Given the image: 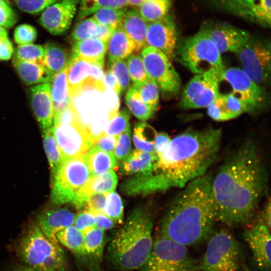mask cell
<instances>
[{
    "label": "cell",
    "instance_id": "cell-1",
    "mask_svg": "<svg viewBox=\"0 0 271 271\" xmlns=\"http://www.w3.org/2000/svg\"><path fill=\"white\" fill-rule=\"evenodd\" d=\"M267 175L259 149L250 140L224 160L211 178L216 221L230 227L246 225L267 190Z\"/></svg>",
    "mask_w": 271,
    "mask_h": 271
},
{
    "label": "cell",
    "instance_id": "cell-2",
    "mask_svg": "<svg viewBox=\"0 0 271 271\" xmlns=\"http://www.w3.org/2000/svg\"><path fill=\"white\" fill-rule=\"evenodd\" d=\"M221 139V130L213 127L188 129L172 139L155 172L165 190L183 188L205 175L218 156Z\"/></svg>",
    "mask_w": 271,
    "mask_h": 271
},
{
    "label": "cell",
    "instance_id": "cell-3",
    "mask_svg": "<svg viewBox=\"0 0 271 271\" xmlns=\"http://www.w3.org/2000/svg\"><path fill=\"white\" fill-rule=\"evenodd\" d=\"M216 217L211 194V177L206 174L183 187L171 203L158 234L185 246L209 237Z\"/></svg>",
    "mask_w": 271,
    "mask_h": 271
},
{
    "label": "cell",
    "instance_id": "cell-4",
    "mask_svg": "<svg viewBox=\"0 0 271 271\" xmlns=\"http://www.w3.org/2000/svg\"><path fill=\"white\" fill-rule=\"evenodd\" d=\"M153 219L141 208L134 209L107 246L106 257L114 268L128 271L138 269L151 252Z\"/></svg>",
    "mask_w": 271,
    "mask_h": 271
},
{
    "label": "cell",
    "instance_id": "cell-5",
    "mask_svg": "<svg viewBox=\"0 0 271 271\" xmlns=\"http://www.w3.org/2000/svg\"><path fill=\"white\" fill-rule=\"evenodd\" d=\"M17 251L26 266L40 271H68L67 258L59 243L49 240L37 224L20 239Z\"/></svg>",
    "mask_w": 271,
    "mask_h": 271
},
{
    "label": "cell",
    "instance_id": "cell-6",
    "mask_svg": "<svg viewBox=\"0 0 271 271\" xmlns=\"http://www.w3.org/2000/svg\"><path fill=\"white\" fill-rule=\"evenodd\" d=\"M175 58L196 74L214 72L221 76L224 70L221 53L201 29L178 43Z\"/></svg>",
    "mask_w": 271,
    "mask_h": 271
},
{
    "label": "cell",
    "instance_id": "cell-7",
    "mask_svg": "<svg viewBox=\"0 0 271 271\" xmlns=\"http://www.w3.org/2000/svg\"><path fill=\"white\" fill-rule=\"evenodd\" d=\"M241 255L239 244L233 235L226 229H220L210 236L197 270L237 271Z\"/></svg>",
    "mask_w": 271,
    "mask_h": 271
},
{
    "label": "cell",
    "instance_id": "cell-8",
    "mask_svg": "<svg viewBox=\"0 0 271 271\" xmlns=\"http://www.w3.org/2000/svg\"><path fill=\"white\" fill-rule=\"evenodd\" d=\"M91 175L84 156L65 160L52 180L51 199L55 205L73 204Z\"/></svg>",
    "mask_w": 271,
    "mask_h": 271
},
{
    "label": "cell",
    "instance_id": "cell-9",
    "mask_svg": "<svg viewBox=\"0 0 271 271\" xmlns=\"http://www.w3.org/2000/svg\"><path fill=\"white\" fill-rule=\"evenodd\" d=\"M186 246L157 235L150 255L138 271H197Z\"/></svg>",
    "mask_w": 271,
    "mask_h": 271
},
{
    "label": "cell",
    "instance_id": "cell-10",
    "mask_svg": "<svg viewBox=\"0 0 271 271\" xmlns=\"http://www.w3.org/2000/svg\"><path fill=\"white\" fill-rule=\"evenodd\" d=\"M148 76L157 84L166 97L177 94L181 81L171 61L162 52L152 47L144 48L141 53Z\"/></svg>",
    "mask_w": 271,
    "mask_h": 271
},
{
    "label": "cell",
    "instance_id": "cell-11",
    "mask_svg": "<svg viewBox=\"0 0 271 271\" xmlns=\"http://www.w3.org/2000/svg\"><path fill=\"white\" fill-rule=\"evenodd\" d=\"M241 69L258 85L266 83L270 75L269 40L251 37L236 53Z\"/></svg>",
    "mask_w": 271,
    "mask_h": 271
},
{
    "label": "cell",
    "instance_id": "cell-12",
    "mask_svg": "<svg viewBox=\"0 0 271 271\" xmlns=\"http://www.w3.org/2000/svg\"><path fill=\"white\" fill-rule=\"evenodd\" d=\"M220 76L214 72L196 74L183 88L179 106L183 109L208 107L220 93Z\"/></svg>",
    "mask_w": 271,
    "mask_h": 271
},
{
    "label": "cell",
    "instance_id": "cell-13",
    "mask_svg": "<svg viewBox=\"0 0 271 271\" xmlns=\"http://www.w3.org/2000/svg\"><path fill=\"white\" fill-rule=\"evenodd\" d=\"M220 81L228 83L230 94L237 98L244 106L247 112L252 113L258 109L264 100V93L260 86L238 67L224 69Z\"/></svg>",
    "mask_w": 271,
    "mask_h": 271
},
{
    "label": "cell",
    "instance_id": "cell-14",
    "mask_svg": "<svg viewBox=\"0 0 271 271\" xmlns=\"http://www.w3.org/2000/svg\"><path fill=\"white\" fill-rule=\"evenodd\" d=\"M215 9L269 28L271 0H207Z\"/></svg>",
    "mask_w": 271,
    "mask_h": 271
},
{
    "label": "cell",
    "instance_id": "cell-15",
    "mask_svg": "<svg viewBox=\"0 0 271 271\" xmlns=\"http://www.w3.org/2000/svg\"><path fill=\"white\" fill-rule=\"evenodd\" d=\"M52 128L62 162L84 156L93 146L86 129L79 123L53 126Z\"/></svg>",
    "mask_w": 271,
    "mask_h": 271
},
{
    "label": "cell",
    "instance_id": "cell-16",
    "mask_svg": "<svg viewBox=\"0 0 271 271\" xmlns=\"http://www.w3.org/2000/svg\"><path fill=\"white\" fill-rule=\"evenodd\" d=\"M200 29L221 54L228 52L236 54L251 37L248 31L225 23L207 22Z\"/></svg>",
    "mask_w": 271,
    "mask_h": 271
},
{
    "label": "cell",
    "instance_id": "cell-17",
    "mask_svg": "<svg viewBox=\"0 0 271 271\" xmlns=\"http://www.w3.org/2000/svg\"><path fill=\"white\" fill-rule=\"evenodd\" d=\"M147 47L155 48L172 61L178 45V33L173 17L169 14L157 21L148 23Z\"/></svg>",
    "mask_w": 271,
    "mask_h": 271
},
{
    "label": "cell",
    "instance_id": "cell-18",
    "mask_svg": "<svg viewBox=\"0 0 271 271\" xmlns=\"http://www.w3.org/2000/svg\"><path fill=\"white\" fill-rule=\"evenodd\" d=\"M104 65L71 56L67 66V83L69 94L85 86L105 87Z\"/></svg>",
    "mask_w": 271,
    "mask_h": 271
},
{
    "label": "cell",
    "instance_id": "cell-19",
    "mask_svg": "<svg viewBox=\"0 0 271 271\" xmlns=\"http://www.w3.org/2000/svg\"><path fill=\"white\" fill-rule=\"evenodd\" d=\"M80 0H59L46 8L39 21L54 35L65 33L69 28Z\"/></svg>",
    "mask_w": 271,
    "mask_h": 271
},
{
    "label": "cell",
    "instance_id": "cell-20",
    "mask_svg": "<svg viewBox=\"0 0 271 271\" xmlns=\"http://www.w3.org/2000/svg\"><path fill=\"white\" fill-rule=\"evenodd\" d=\"M270 230L265 225L256 222L243 234L251 250L254 262L260 271L270 270Z\"/></svg>",
    "mask_w": 271,
    "mask_h": 271
},
{
    "label": "cell",
    "instance_id": "cell-21",
    "mask_svg": "<svg viewBox=\"0 0 271 271\" xmlns=\"http://www.w3.org/2000/svg\"><path fill=\"white\" fill-rule=\"evenodd\" d=\"M31 103L35 116L43 131L53 126L54 109L50 83H42L30 89Z\"/></svg>",
    "mask_w": 271,
    "mask_h": 271
},
{
    "label": "cell",
    "instance_id": "cell-22",
    "mask_svg": "<svg viewBox=\"0 0 271 271\" xmlns=\"http://www.w3.org/2000/svg\"><path fill=\"white\" fill-rule=\"evenodd\" d=\"M75 216L66 208L46 210L37 217L38 226L44 235L51 241L59 243L57 234L65 228L73 225Z\"/></svg>",
    "mask_w": 271,
    "mask_h": 271
},
{
    "label": "cell",
    "instance_id": "cell-23",
    "mask_svg": "<svg viewBox=\"0 0 271 271\" xmlns=\"http://www.w3.org/2000/svg\"><path fill=\"white\" fill-rule=\"evenodd\" d=\"M117 182V176L113 170L98 175L91 176L79 192L72 204L77 209L81 208L86 205L91 195L113 192L116 188Z\"/></svg>",
    "mask_w": 271,
    "mask_h": 271
},
{
    "label": "cell",
    "instance_id": "cell-24",
    "mask_svg": "<svg viewBox=\"0 0 271 271\" xmlns=\"http://www.w3.org/2000/svg\"><path fill=\"white\" fill-rule=\"evenodd\" d=\"M147 23L140 15L137 8L127 9L119 26L132 41L136 54L147 47Z\"/></svg>",
    "mask_w": 271,
    "mask_h": 271
},
{
    "label": "cell",
    "instance_id": "cell-25",
    "mask_svg": "<svg viewBox=\"0 0 271 271\" xmlns=\"http://www.w3.org/2000/svg\"><path fill=\"white\" fill-rule=\"evenodd\" d=\"M245 112L243 104L230 93H220L214 101L207 107L208 115L218 121L234 119Z\"/></svg>",
    "mask_w": 271,
    "mask_h": 271
},
{
    "label": "cell",
    "instance_id": "cell-26",
    "mask_svg": "<svg viewBox=\"0 0 271 271\" xmlns=\"http://www.w3.org/2000/svg\"><path fill=\"white\" fill-rule=\"evenodd\" d=\"M84 262L92 270H96L101 262L105 237L104 231L94 227L83 233Z\"/></svg>",
    "mask_w": 271,
    "mask_h": 271
},
{
    "label": "cell",
    "instance_id": "cell-27",
    "mask_svg": "<svg viewBox=\"0 0 271 271\" xmlns=\"http://www.w3.org/2000/svg\"><path fill=\"white\" fill-rule=\"evenodd\" d=\"M158 160L155 153L134 150L122 161L121 170L126 175L150 173L156 171Z\"/></svg>",
    "mask_w": 271,
    "mask_h": 271
},
{
    "label": "cell",
    "instance_id": "cell-28",
    "mask_svg": "<svg viewBox=\"0 0 271 271\" xmlns=\"http://www.w3.org/2000/svg\"><path fill=\"white\" fill-rule=\"evenodd\" d=\"M107 43L97 38L74 42L71 56L104 65Z\"/></svg>",
    "mask_w": 271,
    "mask_h": 271
},
{
    "label": "cell",
    "instance_id": "cell-29",
    "mask_svg": "<svg viewBox=\"0 0 271 271\" xmlns=\"http://www.w3.org/2000/svg\"><path fill=\"white\" fill-rule=\"evenodd\" d=\"M13 63L21 79L28 85L50 83L54 74L41 64L24 61L14 57Z\"/></svg>",
    "mask_w": 271,
    "mask_h": 271
},
{
    "label": "cell",
    "instance_id": "cell-30",
    "mask_svg": "<svg viewBox=\"0 0 271 271\" xmlns=\"http://www.w3.org/2000/svg\"><path fill=\"white\" fill-rule=\"evenodd\" d=\"M107 50L108 62L124 60L136 53L135 45L120 26L113 31L107 42Z\"/></svg>",
    "mask_w": 271,
    "mask_h": 271
},
{
    "label": "cell",
    "instance_id": "cell-31",
    "mask_svg": "<svg viewBox=\"0 0 271 271\" xmlns=\"http://www.w3.org/2000/svg\"><path fill=\"white\" fill-rule=\"evenodd\" d=\"M92 176L112 170L117 166L112 153L106 152L92 147L84 155Z\"/></svg>",
    "mask_w": 271,
    "mask_h": 271
},
{
    "label": "cell",
    "instance_id": "cell-32",
    "mask_svg": "<svg viewBox=\"0 0 271 271\" xmlns=\"http://www.w3.org/2000/svg\"><path fill=\"white\" fill-rule=\"evenodd\" d=\"M67 67L61 71L54 73L50 83V92L54 112L70 105V94L67 83Z\"/></svg>",
    "mask_w": 271,
    "mask_h": 271
},
{
    "label": "cell",
    "instance_id": "cell-33",
    "mask_svg": "<svg viewBox=\"0 0 271 271\" xmlns=\"http://www.w3.org/2000/svg\"><path fill=\"white\" fill-rule=\"evenodd\" d=\"M43 48V65L48 69L56 73L67 67L70 57L65 49L53 43L46 44Z\"/></svg>",
    "mask_w": 271,
    "mask_h": 271
},
{
    "label": "cell",
    "instance_id": "cell-34",
    "mask_svg": "<svg viewBox=\"0 0 271 271\" xmlns=\"http://www.w3.org/2000/svg\"><path fill=\"white\" fill-rule=\"evenodd\" d=\"M56 238L59 243L71 251L79 260L84 262L83 233L72 225L59 231Z\"/></svg>",
    "mask_w": 271,
    "mask_h": 271
},
{
    "label": "cell",
    "instance_id": "cell-35",
    "mask_svg": "<svg viewBox=\"0 0 271 271\" xmlns=\"http://www.w3.org/2000/svg\"><path fill=\"white\" fill-rule=\"evenodd\" d=\"M171 6L172 0H145L137 9L141 17L150 23L167 15Z\"/></svg>",
    "mask_w": 271,
    "mask_h": 271
},
{
    "label": "cell",
    "instance_id": "cell-36",
    "mask_svg": "<svg viewBox=\"0 0 271 271\" xmlns=\"http://www.w3.org/2000/svg\"><path fill=\"white\" fill-rule=\"evenodd\" d=\"M157 134L155 129L148 123L145 122L137 123L134 128L132 137L134 145L137 150L155 153V141Z\"/></svg>",
    "mask_w": 271,
    "mask_h": 271
},
{
    "label": "cell",
    "instance_id": "cell-37",
    "mask_svg": "<svg viewBox=\"0 0 271 271\" xmlns=\"http://www.w3.org/2000/svg\"><path fill=\"white\" fill-rule=\"evenodd\" d=\"M52 127L44 131L43 137L44 148L50 167L51 180L55 177L62 163L61 153Z\"/></svg>",
    "mask_w": 271,
    "mask_h": 271
},
{
    "label": "cell",
    "instance_id": "cell-38",
    "mask_svg": "<svg viewBox=\"0 0 271 271\" xmlns=\"http://www.w3.org/2000/svg\"><path fill=\"white\" fill-rule=\"evenodd\" d=\"M125 102L130 111L142 121L149 119L154 114L143 102L139 92L131 85L126 91Z\"/></svg>",
    "mask_w": 271,
    "mask_h": 271
},
{
    "label": "cell",
    "instance_id": "cell-39",
    "mask_svg": "<svg viewBox=\"0 0 271 271\" xmlns=\"http://www.w3.org/2000/svg\"><path fill=\"white\" fill-rule=\"evenodd\" d=\"M131 86L139 92L143 102L155 113L158 107L159 89L154 81L149 77L146 81L133 83Z\"/></svg>",
    "mask_w": 271,
    "mask_h": 271
},
{
    "label": "cell",
    "instance_id": "cell-40",
    "mask_svg": "<svg viewBox=\"0 0 271 271\" xmlns=\"http://www.w3.org/2000/svg\"><path fill=\"white\" fill-rule=\"evenodd\" d=\"M128 6L126 0H81L78 18L82 20L103 8L120 9Z\"/></svg>",
    "mask_w": 271,
    "mask_h": 271
},
{
    "label": "cell",
    "instance_id": "cell-41",
    "mask_svg": "<svg viewBox=\"0 0 271 271\" xmlns=\"http://www.w3.org/2000/svg\"><path fill=\"white\" fill-rule=\"evenodd\" d=\"M127 8H103L95 12L92 16L99 24L115 29L119 26Z\"/></svg>",
    "mask_w": 271,
    "mask_h": 271
},
{
    "label": "cell",
    "instance_id": "cell-42",
    "mask_svg": "<svg viewBox=\"0 0 271 271\" xmlns=\"http://www.w3.org/2000/svg\"><path fill=\"white\" fill-rule=\"evenodd\" d=\"M99 24L92 17L81 20L73 30L71 38L74 41L97 38L100 28Z\"/></svg>",
    "mask_w": 271,
    "mask_h": 271
},
{
    "label": "cell",
    "instance_id": "cell-43",
    "mask_svg": "<svg viewBox=\"0 0 271 271\" xmlns=\"http://www.w3.org/2000/svg\"><path fill=\"white\" fill-rule=\"evenodd\" d=\"M14 58L29 62L43 65L44 48L41 45L28 44L16 48Z\"/></svg>",
    "mask_w": 271,
    "mask_h": 271
},
{
    "label": "cell",
    "instance_id": "cell-44",
    "mask_svg": "<svg viewBox=\"0 0 271 271\" xmlns=\"http://www.w3.org/2000/svg\"><path fill=\"white\" fill-rule=\"evenodd\" d=\"M123 208L121 198L115 192L107 193L102 214L116 223H121L123 218Z\"/></svg>",
    "mask_w": 271,
    "mask_h": 271
},
{
    "label": "cell",
    "instance_id": "cell-45",
    "mask_svg": "<svg viewBox=\"0 0 271 271\" xmlns=\"http://www.w3.org/2000/svg\"><path fill=\"white\" fill-rule=\"evenodd\" d=\"M127 69L130 79L133 83H139L146 81L148 75L141 56L132 53L126 60Z\"/></svg>",
    "mask_w": 271,
    "mask_h": 271
},
{
    "label": "cell",
    "instance_id": "cell-46",
    "mask_svg": "<svg viewBox=\"0 0 271 271\" xmlns=\"http://www.w3.org/2000/svg\"><path fill=\"white\" fill-rule=\"evenodd\" d=\"M109 69L116 80L120 88L121 93L128 90L130 86V78L125 61L124 60H116L108 62Z\"/></svg>",
    "mask_w": 271,
    "mask_h": 271
},
{
    "label": "cell",
    "instance_id": "cell-47",
    "mask_svg": "<svg viewBox=\"0 0 271 271\" xmlns=\"http://www.w3.org/2000/svg\"><path fill=\"white\" fill-rule=\"evenodd\" d=\"M130 117V112L125 108L122 109L108 122L104 134L108 136L118 137L129 125Z\"/></svg>",
    "mask_w": 271,
    "mask_h": 271
},
{
    "label": "cell",
    "instance_id": "cell-48",
    "mask_svg": "<svg viewBox=\"0 0 271 271\" xmlns=\"http://www.w3.org/2000/svg\"><path fill=\"white\" fill-rule=\"evenodd\" d=\"M130 135L131 130L128 125L117 138L113 151L115 159L119 161H124L130 154Z\"/></svg>",
    "mask_w": 271,
    "mask_h": 271
},
{
    "label": "cell",
    "instance_id": "cell-49",
    "mask_svg": "<svg viewBox=\"0 0 271 271\" xmlns=\"http://www.w3.org/2000/svg\"><path fill=\"white\" fill-rule=\"evenodd\" d=\"M59 0H12L21 11L29 14L39 13Z\"/></svg>",
    "mask_w": 271,
    "mask_h": 271
},
{
    "label": "cell",
    "instance_id": "cell-50",
    "mask_svg": "<svg viewBox=\"0 0 271 271\" xmlns=\"http://www.w3.org/2000/svg\"><path fill=\"white\" fill-rule=\"evenodd\" d=\"M36 29L29 24L18 26L14 31V39L19 45L32 44L37 38Z\"/></svg>",
    "mask_w": 271,
    "mask_h": 271
},
{
    "label": "cell",
    "instance_id": "cell-51",
    "mask_svg": "<svg viewBox=\"0 0 271 271\" xmlns=\"http://www.w3.org/2000/svg\"><path fill=\"white\" fill-rule=\"evenodd\" d=\"M78 123L76 113L70 105L54 112L53 126Z\"/></svg>",
    "mask_w": 271,
    "mask_h": 271
},
{
    "label": "cell",
    "instance_id": "cell-52",
    "mask_svg": "<svg viewBox=\"0 0 271 271\" xmlns=\"http://www.w3.org/2000/svg\"><path fill=\"white\" fill-rule=\"evenodd\" d=\"M73 226L84 233L87 230L96 227L95 216L86 211L81 212L75 216Z\"/></svg>",
    "mask_w": 271,
    "mask_h": 271
},
{
    "label": "cell",
    "instance_id": "cell-53",
    "mask_svg": "<svg viewBox=\"0 0 271 271\" xmlns=\"http://www.w3.org/2000/svg\"><path fill=\"white\" fill-rule=\"evenodd\" d=\"M107 193H100L91 195L86 203V211L93 214H102L106 203Z\"/></svg>",
    "mask_w": 271,
    "mask_h": 271
},
{
    "label": "cell",
    "instance_id": "cell-54",
    "mask_svg": "<svg viewBox=\"0 0 271 271\" xmlns=\"http://www.w3.org/2000/svg\"><path fill=\"white\" fill-rule=\"evenodd\" d=\"M17 18L13 9L4 0L0 2V26L12 28L16 23Z\"/></svg>",
    "mask_w": 271,
    "mask_h": 271
},
{
    "label": "cell",
    "instance_id": "cell-55",
    "mask_svg": "<svg viewBox=\"0 0 271 271\" xmlns=\"http://www.w3.org/2000/svg\"><path fill=\"white\" fill-rule=\"evenodd\" d=\"M118 137L104 134L95 140L92 147L106 152L112 153L115 147Z\"/></svg>",
    "mask_w": 271,
    "mask_h": 271
},
{
    "label": "cell",
    "instance_id": "cell-56",
    "mask_svg": "<svg viewBox=\"0 0 271 271\" xmlns=\"http://www.w3.org/2000/svg\"><path fill=\"white\" fill-rule=\"evenodd\" d=\"M171 139L167 133L161 132L157 134L155 141V150L158 157L168 149Z\"/></svg>",
    "mask_w": 271,
    "mask_h": 271
},
{
    "label": "cell",
    "instance_id": "cell-57",
    "mask_svg": "<svg viewBox=\"0 0 271 271\" xmlns=\"http://www.w3.org/2000/svg\"><path fill=\"white\" fill-rule=\"evenodd\" d=\"M96 220V227L103 231L114 227L116 223L102 213L94 214Z\"/></svg>",
    "mask_w": 271,
    "mask_h": 271
},
{
    "label": "cell",
    "instance_id": "cell-58",
    "mask_svg": "<svg viewBox=\"0 0 271 271\" xmlns=\"http://www.w3.org/2000/svg\"><path fill=\"white\" fill-rule=\"evenodd\" d=\"M14 49L13 45L8 37L0 40V60H8L10 59Z\"/></svg>",
    "mask_w": 271,
    "mask_h": 271
},
{
    "label": "cell",
    "instance_id": "cell-59",
    "mask_svg": "<svg viewBox=\"0 0 271 271\" xmlns=\"http://www.w3.org/2000/svg\"><path fill=\"white\" fill-rule=\"evenodd\" d=\"M104 84L106 88L112 89L119 95L121 94L119 84L109 69L104 73Z\"/></svg>",
    "mask_w": 271,
    "mask_h": 271
},
{
    "label": "cell",
    "instance_id": "cell-60",
    "mask_svg": "<svg viewBox=\"0 0 271 271\" xmlns=\"http://www.w3.org/2000/svg\"><path fill=\"white\" fill-rule=\"evenodd\" d=\"M269 198L258 217L257 223L265 225L270 230V202Z\"/></svg>",
    "mask_w": 271,
    "mask_h": 271
},
{
    "label": "cell",
    "instance_id": "cell-61",
    "mask_svg": "<svg viewBox=\"0 0 271 271\" xmlns=\"http://www.w3.org/2000/svg\"><path fill=\"white\" fill-rule=\"evenodd\" d=\"M145 0H126L128 6L132 8H138Z\"/></svg>",
    "mask_w": 271,
    "mask_h": 271
},
{
    "label": "cell",
    "instance_id": "cell-62",
    "mask_svg": "<svg viewBox=\"0 0 271 271\" xmlns=\"http://www.w3.org/2000/svg\"><path fill=\"white\" fill-rule=\"evenodd\" d=\"M13 271H40L28 266H20L16 267Z\"/></svg>",
    "mask_w": 271,
    "mask_h": 271
},
{
    "label": "cell",
    "instance_id": "cell-63",
    "mask_svg": "<svg viewBox=\"0 0 271 271\" xmlns=\"http://www.w3.org/2000/svg\"><path fill=\"white\" fill-rule=\"evenodd\" d=\"M8 37V34L6 29L0 26V40Z\"/></svg>",
    "mask_w": 271,
    "mask_h": 271
},
{
    "label": "cell",
    "instance_id": "cell-64",
    "mask_svg": "<svg viewBox=\"0 0 271 271\" xmlns=\"http://www.w3.org/2000/svg\"><path fill=\"white\" fill-rule=\"evenodd\" d=\"M4 1V0H0V2H2V1Z\"/></svg>",
    "mask_w": 271,
    "mask_h": 271
}]
</instances>
